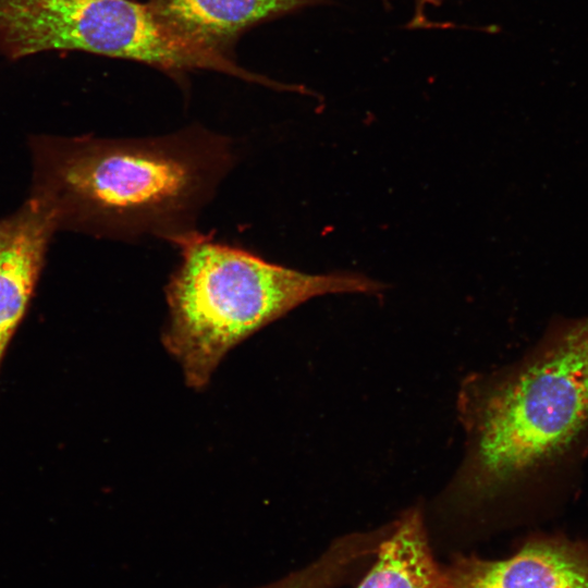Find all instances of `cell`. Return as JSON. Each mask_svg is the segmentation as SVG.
<instances>
[{"label": "cell", "mask_w": 588, "mask_h": 588, "mask_svg": "<svg viewBox=\"0 0 588 588\" xmlns=\"http://www.w3.org/2000/svg\"><path fill=\"white\" fill-rule=\"evenodd\" d=\"M458 403L468 449L454 505H565L588 465V315L553 317L520 358L469 378Z\"/></svg>", "instance_id": "1"}, {"label": "cell", "mask_w": 588, "mask_h": 588, "mask_svg": "<svg viewBox=\"0 0 588 588\" xmlns=\"http://www.w3.org/2000/svg\"><path fill=\"white\" fill-rule=\"evenodd\" d=\"M29 196L57 230L175 244L235 162L232 142L199 126L149 138L32 136Z\"/></svg>", "instance_id": "2"}, {"label": "cell", "mask_w": 588, "mask_h": 588, "mask_svg": "<svg viewBox=\"0 0 588 588\" xmlns=\"http://www.w3.org/2000/svg\"><path fill=\"white\" fill-rule=\"evenodd\" d=\"M175 245L181 262L166 287L161 342L194 390L210 383L235 346L304 302L388 287L359 272L310 274L275 265L197 231Z\"/></svg>", "instance_id": "3"}, {"label": "cell", "mask_w": 588, "mask_h": 588, "mask_svg": "<svg viewBox=\"0 0 588 588\" xmlns=\"http://www.w3.org/2000/svg\"><path fill=\"white\" fill-rule=\"evenodd\" d=\"M444 569L446 588H588V548L536 538L505 560L461 556Z\"/></svg>", "instance_id": "4"}, {"label": "cell", "mask_w": 588, "mask_h": 588, "mask_svg": "<svg viewBox=\"0 0 588 588\" xmlns=\"http://www.w3.org/2000/svg\"><path fill=\"white\" fill-rule=\"evenodd\" d=\"M56 231L50 212L30 196L0 219V367L27 313Z\"/></svg>", "instance_id": "5"}, {"label": "cell", "mask_w": 588, "mask_h": 588, "mask_svg": "<svg viewBox=\"0 0 588 588\" xmlns=\"http://www.w3.org/2000/svg\"><path fill=\"white\" fill-rule=\"evenodd\" d=\"M376 558L357 588H446L445 569L432 555L418 507L391 525Z\"/></svg>", "instance_id": "6"}, {"label": "cell", "mask_w": 588, "mask_h": 588, "mask_svg": "<svg viewBox=\"0 0 588 588\" xmlns=\"http://www.w3.org/2000/svg\"><path fill=\"white\" fill-rule=\"evenodd\" d=\"M323 0H151L150 7L181 28L221 48L264 20Z\"/></svg>", "instance_id": "7"}, {"label": "cell", "mask_w": 588, "mask_h": 588, "mask_svg": "<svg viewBox=\"0 0 588 588\" xmlns=\"http://www.w3.org/2000/svg\"><path fill=\"white\" fill-rule=\"evenodd\" d=\"M362 562V551L352 540L340 538L310 564L272 583L255 588H334Z\"/></svg>", "instance_id": "8"}]
</instances>
